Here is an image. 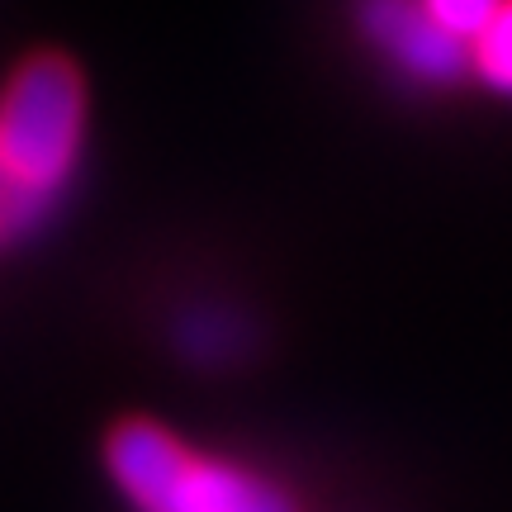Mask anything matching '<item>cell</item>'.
<instances>
[{
    "instance_id": "1",
    "label": "cell",
    "mask_w": 512,
    "mask_h": 512,
    "mask_svg": "<svg viewBox=\"0 0 512 512\" xmlns=\"http://www.w3.org/2000/svg\"><path fill=\"white\" fill-rule=\"evenodd\" d=\"M86 128V81L62 53L29 57L0 95V209H38L67 185Z\"/></svg>"
},
{
    "instance_id": "2",
    "label": "cell",
    "mask_w": 512,
    "mask_h": 512,
    "mask_svg": "<svg viewBox=\"0 0 512 512\" xmlns=\"http://www.w3.org/2000/svg\"><path fill=\"white\" fill-rule=\"evenodd\" d=\"M110 470L138 512H294L290 494L271 479L200 456L147 418H128L110 432Z\"/></svg>"
},
{
    "instance_id": "3",
    "label": "cell",
    "mask_w": 512,
    "mask_h": 512,
    "mask_svg": "<svg viewBox=\"0 0 512 512\" xmlns=\"http://www.w3.org/2000/svg\"><path fill=\"white\" fill-rule=\"evenodd\" d=\"M361 29L403 76L422 86H446L470 62V48L446 34L418 0H361Z\"/></svg>"
},
{
    "instance_id": "4",
    "label": "cell",
    "mask_w": 512,
    "mask_h": 512,
    "mask_svg": "<svg viewBox=\"0 0 512 512\" xmlns=\"http://www.w3.org/2000/svg\"><path fill=\"white\" fill-rule=\"evenodd\" d=\"M470 67H475L498 95H512V0L498 10V19L470 43Z\"/></svg>"
},
{
    "instance_id": "5",
    "label": "cell",
    "mask_w": 512,
    "mask_h": 512,
    "mask_svg": "<svg viewBox=\"0 0 512 512\" xmlns=\"http://www.w3.org/2000/svg\"><path fill=\"white\" fill-rule=\"evenodd\" d=\"M418 5L437 19L446 34L460 38V43L470 48V43H475V38L498 19V10H503L508 0H418Z\"/></svg>"
},
{
    "instance_id": "6",
    "label": "cell",
    "mask_w": 512,
    "mask_h": 512,
    "mask_svg": "<svg viewBox=\"0 0 512 512\" xmlns=\"http://www.w3.org/2000/svg\"><path fill=\"white\" fill-rule=\"evenodd\" d=\"M0 233H5V209H0Z\"/></svg>"
}]
</instances>
